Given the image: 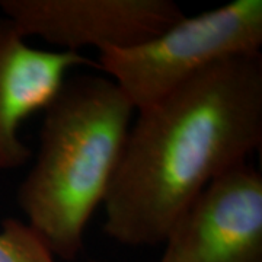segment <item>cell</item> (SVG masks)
<instances>
[{
    "instance_id": "cell-1",
    "label": "cell",
    "mask_w": 262,
    "mask_h": 262,
    "mask_svg": "<svg viewBox=\"0 0 262 262\" xmlns=\"http://www.w3.org/2000/svg\"><path fill=\"white\" fill-rule=\"evenodd\" d=\"M139 113L103 200V232L150 246L166 242L211 181L259 149L261 51L215 61Z\"/></svg>"
},
{
    "instance_id": "cell-2",
    "label": "cell",
    "mask_w": 262,
    "mask_h": 262,
    "mask_svg": "<svg viewBox=\"0 0 262 262\" xmlns=\"http://www.w3.org/2000/svg\"><path fill=\"white\" fill-rule=\"evenodd\" d=\"M134 106L111 77H66L44 110L34 166L18 189L27 225L54 256L75 259L111 187Z\"/></svg>"
},
{
    "instance_id": "cell-3",
    "label": "cell",
    "mask_w": 262,
    "mask_h": 262,
    "mask_svg": "<svg viewBox=\"0 0 262 262\" xmlns=\"http://www.w3.org/2000/svg\"><path fill=\"white\" fill-rule=\"evenodd\" d=\"M262 2L234 0L184 18L131 48H103L98 66L134 110H144L215 61L261 51Z\"/></svg>"
},
{
    "instance_id": "cell-4",
    "label": "cell",
    "mask_w": 262,
    "mask_h": 262,
    "mask_svg": "<svg viewBox=\"0 0 262 262\" xmlns=\"http://www.w3.org/2000/svg\"><path fill=\"white\" fill-rule=\"evenodd\" d=\"M0 8L25 38L73 53L136 47L184 18L170 0H2Z\"/></svg>"
},
{
    "instance_id": "cell-5",
    "label": "cell",
    "mask_w": 262,
    "mask_h": 262,
    "mask_svg": "<svg viewBox=\"0 0 262 262\" xmlns=\"http://www.w3.org/2000/svg\"><path fill=\"white\" fill-rule=\"evenodd\" d=\"M168 262H262V177L241 163L207 185L172 227Z\"/></svg>"
},
{
    "instance_id": "cell-6",
    "label": "cell",
    "mask_w": 262,
    "mask_h": 262,
    "mask_svg": "<svg viewBox=\"0 0 262 262\" xmlns=\"http://www.w3.org/2000/svg\"><path fill=\"white\" fill-rule=\"evenodd\" d=\"M98 63L73 51H47L27 42L9 18H0V170L28 163L32 151L19 139V125L44 111L69 72Z\"/></svg>"
},
{
    "instance_id": "cell-7",
    "label": "cell",
    "mask_w": 262,
    "mask_h": 262,
    "mask_svg": "<svg viewBox=\"0 0 262 262\" xmlns=\"http://www.w3.org/2000/svg\"><path fill=\"white\" fill-rule=\"evenodd\" d=\"M56 256L27 223L5 219L0 230V262H56Z\"/></svg>"
},
{
    "instance_id": "cell-8",
    "label": "cell",
    "mask_w": 262,
    "mask_h": 262,
    "mask_svg": "<svg viewBox=\"0 0 262 262\" xmlns=\"http://www.w3.org/2000/svg\"><path fill=\"white\" fill-rule=\"evenodd\" d=\"M160 262H168V261H166V258H165V256H162V259H160Z\"/></svg>"
}]
</instances>
